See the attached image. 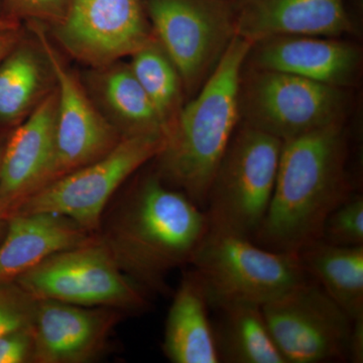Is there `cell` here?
<instances>
[{"label": "cell", "mask_w": 363, "mask_h": 363, "mask_svg": "<svg viewBox=\"0 0 363 363\" xmlns=\"http://www.w3.org/2000/svg\"><path fill=\"white\" fill-rule=\"evenodd\" d=\"M346 156L342 123L284 142L271 203L252 240L294 253L321 240L329 215L352 195Z\"/></svg>", "instance_id": "cell-1"}, {"label": "cell", "mask_w": 363, "mask_h": 363, "mask_svg": "<svg viewBox=\"0 0 363 363\" xmlns=\"http://www.w3.org/2000/svg\"><path fill=\"white\" fill-rule=\"evenodd\" d=\"M208 231L205 210L157 175L136 186L98 235L126 276L157 291L172 269L191 264Z\"/></svg>", "instance_id": "cell-2"}, {"label": "cell", "mask_w": 363, "mask_h": 363, "mask_svg": "<svg viewBox=\"0 0 363 363\" xmlns=\"http://www.w3.org/2000/svg\"><path fill=\"white\" fill-rule=\"evenodd\" d=\"M252 44L234 35L199 94L166 133L161 178L204 209L208 191L240 118L243 67Z\"/></svg>", "instance_id": "cell-3"}, {"label": "cell", "mask_w": 363, "mask_h": 363, "mask_svg": "<svg viewBox=\"0 0 363 363\" xmlns=\"http://www.w3.org/2000/svg\"><path fill=\"white\" fill-rule=\"evenodd\" d=\"M212 308L262 306L311 277L298 253L274 252L245 236L208 231L191 260Z\"/></svg>", "instance_id": "cell-4"}, {"label": "cell", "mask_w": 363, "mask_h": 363, "mask_svg": "<svg viewBox=\"0 0 363 363\" xmlns=\"http://www.w3.org/2000/svg\"><path fill=\"white\" fill-rule=\"evenodd\" d=\"M283 143L247 124L234 133L208 191L210 230L252 240L271 203Z\"/></svg>", "instance_id": "cell-5"}, {"label": "cell", "mask_w": 363, "mask_h": 363, "mask_svg": "<svg viewBox=\"0 0 363 363\" xmlns=\"http://www.w3.org/2000/svg\"><path fill=\"white\" fill-rule=\"evenodd\" d=\"M164 143V133L124 135L108 154L33 192L11 216L62 215L97 234L112 196L145 162L161 154Z\"/></svg>", "instance_id": "cell-6"}, {"label": "cell", "mask_w": 363, "mask_h": 363, "mask_svg": "<svg viewBox=\"0 0 363 363\" xmlns=\"http://www.w3.org/2000/svg\"><path fill=\"white\" fill-rule=\"evenodd\" d=\"M35 300L123 312L147 307V290L126 276L100 236L52 255L16 279Z\"/></svg>", "instance_id": "cell-7"}, {"label": "cell", "mask_w": 363, "mask_h": 363, "mask_svg": "<svg viewBox=\"0 0 363 363\" xmlns=\"http://www.w3.org/2000/svg\"><path fill=\"white\" fill-rule=\"evenodd\" d=\"M248 75L240 93L247 125L286 142L341 123V88L281 72L252 69Z\"/></svg>", "instance_id": "cell-8"}, {"label": "cell", "mask_w": 363, "mask_h": 363, "mask_svg": "<svg viewBox=\"0 0 363 363\" xmlns=\"http://www.w3.org/2000/svg\"><path fill=\"white\" fill-rule=\"evenodd\" d=\"M262 309L286 363L347 362L352 320L314 279Z\"/></svg>", "instance_id": "cell-9"}, {"label": "cell", "mask_w": 363, "mask_h": 363, "mask_svg": "<svg viewBox=\"0 0 363 363\" xmlns=\"http://www.w3.org/2000/svg\"><path fill=\"white\" fill-rule=\"evenodd\" d=\"M147 11L188 89L206 81L235 35L228 0H147Z\"/></svg>", "instance_id": "cell-10"}, {"label": "cell", "mask_w": 363, "mask_h": 363, "mask_svg": "<svg viewBox=\"0 0 363 363\" xmlns=\"http://www.w3.org/2000/svg\"><path fill=\"white\" fill-rule=\"evenodd\" d=\"M35 30L58 83L54 157L45 186L108 154L121 138L91 104L44 30L40 26Z\"/></svg>", "instance_id": "cell-11"}, {"label": "cell", "mask_w": 363, "mask_h": 363, "mask_svg": "<svg viewBox=\"0 0 363 363\" xmlns=\"http://www.w3.org/2000/svg\"><path fill=\"white\" fill-rule=\"evenodd\" d=\"M55 33L72 56L94 66L108 65L155 40L140 0H69Z\"/></svg>", "instance_id": "cell-12"}, {"label": "cell", "mask_w": 363, "mask_h": 363, "mask_svg": "<svg viewBox=\"0 0 363 363\" xmlns=\"http://www.w3.org/2000/svg\"><path fill=\"white\" fill-rule=\"evenodd\" d=\"M123 312L37 300L32 327L35 363H85L99 357Z\"/></svg>", "instance_id": "cell-13"}, {"label": "cell", "mask_w": 363, "mask_h": 363, "mask_svg": "<svg viewBox=\"0 0 363 363\" xmlns=\"http://www.w3.org/2000/svg\"><path fill=\"white\" fill-rule=\"evenodd\" d=\"M57 92L35 106L2 150L0 162V218L9 217L44 186L51 168L56 138Z\"/></svg>", "instance_id": "cell-14"}, {"label": "cell", "mask_w": 363, "mask_h": 363, "mask_svg": "<svg viewBox=\"0 0 363 363\" xmlns=\"http://www.w3.org/2000/svg\"><path fill=\"white\" fill-rule=\"evenodd\" d=\"M235 35L252 44L276 37H333L350 32L344 0H240Z\"/></svg>", "instance_id": "cell-15"}, {"label": "cell", "mask_w": 363, "mask_h": 363, "mask_svg": "<svg viewBox=\"0 0 363 363\" xmlns=\"http://www.w3.org/2000/svg\"><path fill=\"white\" fill-rule=\"evenodd\" d=\"M247 60L255 70L281 72L341 88L359 67L357 48L337 40L286 35L253 44Z\"/></svg>", "instance_id": "cell-16"}, {"label": "cell", "mask_w": 363, "mask_h": 363, "mask_svg": "<svg viewBox=\"0 0 363 363\" xmlns=\"http://www.w3.org/2000/svg\"><path fill=\"white\" fill-rule=\"evenodd\" d=\"M97 234L62 215L14 214L0 241V281H14L52 255L84 245Z\"/></svg>", "instance_id": "cell-17"}, {"label": "cell", "mask_w": 363, "mask_h": 363, "mask_svg": "<svg viewBox=\"0 0 363 363\" xmlns=\"http://www.w3.org/2000/svg\"><path fill=\"white\" fill-rule=\"evenodd\" d=\"M209 296L199 274H185L164 326L162 351L173 363H219Z\"/></svg>", "instance_id": "cell-18"}, {"label": "cell", "mask_w": 363, "mask_h": 363, "mask_svg": "<svg viewBox=\"0 0 363 363\" xmlns=\"http://www.w3.org/2000/svg\"><path fill=\"white\" fill-rule=\"evenodd\" d=\"M306 272L350 317L363 316V245L318 241L298 252Z\"/></svg>", "instance_id": "cell-19"}, {"label": "cell", "mask_w": 363, "mask_h": 363, "mask_svg": "<svg viewBox=\"0 0 363 363\" xmlns=\"http://www.w3.org/2000/svg\"><path fill=\"white\" fill-rule=\"evenodd\" d=\"M217 310L220 314L213 326L220 362L286 363L260 306L234 304Z\"/></svg>", "instance_id": "cell-20"}, {"label": "cell", "mask_w": 363, "mask_h": 363, "mask_svg": "<svg viewBox=\"0 0 363 363\" xmlns=\"http://www.w3.org/2000/svg\"><path fill=\"white\" fill-rule=\"evenodd\" d=\"M133 57L131 71L154 105L166 135L181 111L180 75L156 40Z\"/></svg>", "instance_id": "cell-21"}, {"label": "cell", "mask_w": 363, "mask_h": 363, "mask_svg": "<svg viewBox=\"0 0 363 363\" xmlns=\"http://www.w3.org/2000/svg\"><path fill=\"white\" fill-rule=\"evenodd\" d=\"M42 62L28 45H16L0 62V123L18 121L39 96Z\"/></svg>", "instance_id": "cell-22"}, {"label": "cell", "mask_w": 363, "mask_h": 363, "mask_svg": "<svg viewBox=\"0 0 363 363\" xmlns=\"http://www.w3.org/2000/svg\"><path fill=\"white\" fill-rule=\"evenodd\" d=\"M104 93L112 111L130 128L128 135L164 133L154 105L130 68L114 69L106 74Z\"/></svg>", "instance_id": "cell-23"}, {"label": "cell", "mask_w": 363, "mask_h": 363, "mask_svg": "<svg viewBox=\"0 0 363 363\" xmlns=\"http://www.w3.org/2000/svg\"><path fill=\"white\" fill-rule=\"evenodd\" d=\"M321 241L338 247L363 245V198L351 195L325 221Z\"/></svg>", "instance_id": "cell-24"}, {"label": "cell", "mask_w": 363, "mask_h": 363, "mask_svg": "<svg viewBox=\"0 0 363 363\" xmlns=\"http://www.w3.org/2000/svg\"><path fill=\"white\" fill-rule=\"evenodd\" d=\"M35 303L16 281H0V337L30 328Z\"/></svg>", "instance_id": "cell-25"}, {"label": "cell", "mask_w": 363, "mask_h": 363, "mask_svg": "<svg viewBox=\"0 0 363 363\" xmlns=\"http://www.w3.org/2000/svg\"><path fill=\"white\" fill-rule=\"evenodd\" d=\"M69 0H6V16L32 18L56 26L65 16Z\"/></svg>", "instance_id": "cell-26"}, {"label": "cell", "mask_w": 363, "mask_h": 363, "mask_svg": "<svg viewBox=\"0 0 363 363\" xmlns=\"http://www.w3.org/2000/svg\"><path fill=\"white\" fill-rule=\"evenodd\" d=\"M33 340L30 328L11 332L0 337V363L33 362Z\"/></svg>", "instance_id": "cell-27"}, {"label": "cell", "mask_w": 363, "mask_h": 363, "mask_svg": "<svg viewBox=\"0 0 363 363\" xmlns=\"http://www.w3.org/2000/svg\"><path fill=\"white\" fill-rule=\"evenodd\" d=\"M347 362H363V316L352 320L350 341H348Z\"/></svg>", "instance_id": "cell-28"}, {"label": "cell", "mask_w": 363, "mask_h": 363, "mask_svg": "<svg viewBox=\"0 0 363 363\" xmlns=\"http://www.w3.org/2000/svg\"><path fill=\"white\" fill-rule=\"evenodd\" d=\"M20 42V33L18 30H9L0 32V62L9 54Z\"/></svg>", "instance_id": "cell-29"}, {"label": "cell", "mask_w": 363, "mask_h": 363, "mask_svg": "<svg viewBox=\"0 0 363 363\" xmlns=\"http://www.w3.org/2000/svg\"><path fill=\"white\" fill-rule=\"evenodd\" d=\"M18 21L9 16H0V32L9 30H18Z\"/></svg>", "instance_id": "cell-30"}, {"label": "cell", "mask_w": 363, "mask_h": 363, "mask_svg": "<svg viewBox=\"0 0 363 363\" xmlns=\"http://www.w3.org/2000/svg\"><path fill=\"white\" fill-rule=\"evenodd\" d=\"M4 145H0V162H1L2 150H4ZM6 222L2 220V219L0 218V241H1L2 238H4V233H6Z\"/></svg>", "instance_id": "cell-31"}]
</instances>
